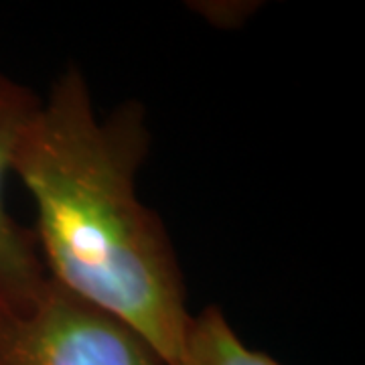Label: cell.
Returning <instances> with one entry per match:
<instances>
[{"label": "cell", "instance_id": "1", "mask_svg": "<svg viewBox=\"0 0 365 365\" xmlns=\"http://www.w3.org/2000/svg\"><path fill=\"white\" fill-rule=\"evenodd\" d=\"M144 118L132 102L100 120L69 67L23 132L13 173L35 199L33 234L49 276L124 321L170 365L193 314L165 223L136 197L150 143Z\"/></svg>", "mask_w": 365, "mask_h": 365}, {"label": "cell", "instance_id": "2", "mask_svg": "<svg viewBox=\"0 0 365 365\" xmlns=\"http://www.w3.org/2000/svg\"><path fill=\"white\" fill-rule=\"evenodd\" d=\"M0 365H167L104 309L49 280L26 311H0Z\"/></svg>", "mask_w": 365, "mask_h": 365}, {"label": "cell", "instance_id": "3", "mask_svg": "<svg viewBox=\"0 0 365 365\" xmlns=\"http://www.w3.org/2000/svg\"><path fill=\"white\" fill-rule=\"evenodd\" d=\"M39 106L35 91L0 73V311L13 313L33 307L51 280L35 234L16 223L2 195L19 140Z\"/></svg>", "mask_w": 365, "mask_h": 365}, {"label": "cell", "instance_id": "4", "mask_svg": "<svg viewBox=\"0 0 365 365\" xmlns=\"http://www.w3.org/2000/svg\"><path fill=\"white\" fill-rule=\"evenodd\" d=\"M170 365H280L266 353L246 347L217 307L191 319L179 355Z\"/></svg>", "mask_w": 365, "mask_h": 365}]
</instances>
